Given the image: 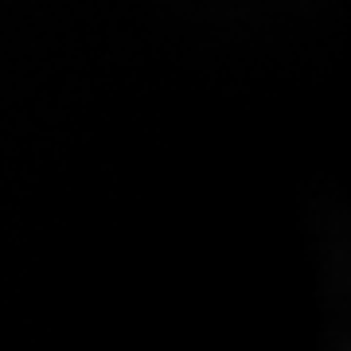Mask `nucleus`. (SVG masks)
Masks as SVG:
<instances>
[]
</instances>
